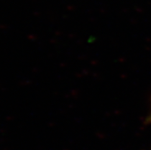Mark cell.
<instances>
[{"label":"cell","mask_w":151,"mask_h":150,"mask_svg":"<svg viewBox=\"0 0 151 150\" xmlns=\"http://www.w3.org/2000/svg\"><path fill=\"white\" fill-rule=\"evenodd\" d=\"M145 122H146V124H151V100H150V111L145 119Z\"/></svg>","instance_id":"6da1fadb"}]
</instances>
